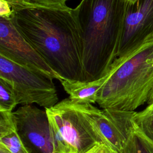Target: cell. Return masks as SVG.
Masks as SVG:
<instances>
[{"mask_svg":"<svg viewBox=\"0 0 153 153\" xmlns=\"http://www.w3.org/2000/svg\"><path fill=\"white\" fill-rule=\"evenodd\" d=\"M9 3L15 27L61 79L83 81L82 42L74 9Z\"/></svg>","mask_w":153,"mask_h":153,"instance_id":"cell-1","label":"cell"},{"mask_svg":"<svg viewBox=\"0 0 153 153\" xmlns=\"http://www.w3.org/2000/svg\"><path fill=\"white\" fill-rule=\"evenodd\" d=\"M127 2L81 0L74 8L82 42L83 81L106 75L118 57Z\"/></svg>","mask_w":153,"mask_h":153,"instance_id":"cell-2","label":"cell"},{"mask_svg":"<svg viewBox=\"0 0 153 153\" xmlns=\"http://www.w3.org/2000/svg\"><path fill=\"white\" fill-rule=\"evenodd\" d=\"M99 92L102 109L135 111L147 103L153 88V41L117 57Z\"/></svg>","mask_w":153,"mask_h":153,"instance_id":"cell-3","label":"cell"},{"mask_svg":"<svg viewBox=\"0 0 153 153\" xmlns=\"http://www.w3.org/2000/svg\"><path fill=\"white\" fill-rule=\"evenodd\" d=\"M0 78L11 85L20 105L35 103L47 109L59 102L52 78L20 66L1 55Z\"/></svg>","mask_w":153,"mask_h":153,"instance_id":"cell-4","label":"cell"},{"mask_svg":"<svg viewBox=\"0 0 153 153\" xmlns=\"http://www.w3.org/2000/svg\"><path fill=\"white\" fill-rule=\"evenodd\" d=\"M48 121L54 124L63 137L69 153H86L102 143L81 112L78 103L66 98L45 109Z\"/></svg>","mask_w":153,"mask_h":153,"instance_id":"cell-5","label":"cell"},{"mask_svg":"<svg viewBox=\"0 0 153 153\" xmlns=\"http://www.w3.org/2000/svg\"><path fill=\"white\" fill-rule=\"evenodd\" d=\"M77 103L100 142L113 153H120L134 127L133 117L136 111L100 110L91 103Z\"/></svg>","mask_w":153,"mask_h":153,"instance_id":"cell-6","label":"cell"},{"mask_svg":"<svg viewBox=\"0 0 153 153\" xmlns=\"http://www.w3.org/2000/svg\"><path fill=\"white\" fill-rule=\"evenodd\" d=\"M0 55L27 69L53 79L60 77L23 38L11 20L0 17Z\"/></svg>","mask_w":153,"mask_h":153,"instance_id":"cell-7","label":"cell"},{"mask_svg":"<svg viewBox=\"0 0 153 153\" xmlns=\"http://www.w3.org/2000/svg\"><path fill=\"white\" fill-rule=\"evenodd\" d=\"M153 41V0L127 2L118 57Z\"/></svg>","mask_w":153,"mask_h":153,"instance_id":"cell-8","label":"cell"},{"mask_svg":"<svg viewBox=\"0 0 153 153\" xmlns=\"http://www.w3.org/2000/svg\"><path fill=\"white\" fill-rule=\"evenodd\" d=\"M18 133L29 153H53L47 112L32 105L13 112Z\"/></svg>","mask_w":153,"mask_h":153,"instance_id":"cell-9","label":"cell"},{"mask_svg":"<svg viewBox=\"0 0 153 153\" xmlns=\"http://www.w3.org/2000/svg\"><path fill=\"white\" fill-rule=\"evenodd\" d=\"M108 73L102 78L93 81H81L61 79L60 82L69 98L79 103H97L100 90L106 81Z\"/></svg>","mask_w":153,"mask_h":153,"instance_id":"cell-10","label":"cell"},{"mask_svg":"<svg viewBox=\"0 0 153 153\" xmlns=\"http://www.w3.org/2000/svg\"><path fill=\"white\" fill-rule=\"evenodd\" d=\"M0 144L11 153H29L18 133L13 112L0 111Z\"/></svg>","mask_w":153,"mask_h":153,"instance_id":"cell-11","label":"cell"},{"mask_svg":"<svg viewBox=\"0 0 153 153\" xmlns=\"http://www.w3.org/2000/svg\"><path fill=\"white\" fill-rule=\"evenodd\" d=\"M120 153H153V141L145 136L134 124Z\"/></svg>","mask_w":153,"mask_h":153,"instance_id":"cell-12","label":"cell"},{"mask_svg":"<svg viewBox=\"0 0 153 153\" xmlns=\"http://www.w3.org/2000/svg\"><path fill=\"white\" fill-rule=\"evenodd\" d=\"M133 121L136 126L153 141V106L148 105L142 111L136 112Z\"/></svg>","mask_w":153,"mask_h":153,"instance_id":"cell-13","label":"cell"},{"mask_svg":"<svg viewBox=\"0 0 153 153\" xmlns=\"http://www.w3.org/2000/svg\"><path fill=\"white\" fill-rule=\"evenodd\" d=\"M18 104L16 94L11 85L0 78V111L13 112Z\"/></svg>","mask_w":153,"mask_h":153,"instance_id":"cell-14","label":"cell"},{"mask_svg":"<svg viewBox=\"0 0 153 153\" xmlns=\"http://www.w3.org/2000/svg\"><path fill=\"white\" fill-rule=\"evenodd\" d=\"M70 0H26L27 2L41 6L52 7H66V2Z\"/></svg>","mask_w":153,"mask_h":153,"instance_id":"cell-15","label":"cell"},{"mask_svg":"<svg viewBox=\"0 0 153 153\" xmlns=\"http://www.w3.org/2000/svg\"><path fill=\"white\" fill-rule=\"evenodd\" d=\"M13 9L8 1L0 0V17L7 20H11Z\"/></svg>","mask_w":153,"mask_h":153,"instance_id":"cell-16","label":"cell"},{"mask_svg":"<svg viewBox=\"0 0 153 153\" xmlns=\"http://www.w3.org/2000/svg\"><path fill=\"white\" fill-rule=\"evenodd\" d=\"M86 153H113L105 144L98 143Z\"/></svg>","mask_w":153,"mask_h":153,"instance_id":"cell-17","label":"cell"},{"mask_svg":"<svg viewBox=\"0 0 153 153\" xmlns=\"http://www.w3.org/2000/svg\"><path fill=\"white\" fill-rule=\"evenodd\" d=\"M0 153H11L8 148L2 144H0Z\"/></svg>","mask_w":153,"mask_h":153,"instance_id":"cell-18","label":"cell"},{"mask_svg":"<svg viewBox=\"0 0 153 153\" xmlns=\"http://www.w3.org/2000/svg\"><path fill=\"white\" fill-rule=\"evenodd\" d=\"M146 103L148 104V105L153 103V88H152V91H151V93H150L149 97L148 100V102H147Z\"/></svg>","mask_w":153,"mask_h":153,"instance_id":"cell-19","label":"cell"},{"mask_svg":"<svg viewBox=\"0 0 153 153\" xmlns=\"http://www.w3.org/2000/svg\"><path fill=\"white\" fill-rule=\"evenodd\" d=\"M126 2L130 3V4H133L137 0H124Z\"/></svg>","mask_w":153,"mask_h":153,"instance_id":"cell-20","label":"cell"},{"mask_svg":"<svg viewBox=\"0 0 153 153\" xmlns=\"http://www.w3.org/2000/svg\"><path fill=\"white\" fill-rule=\"evenodd\" d=\"M5 1H7L8 2H20V1H25L26 0H5Z\"/></svg>","mask_w":153,"mask_h":153,"instance_id":"cell-21","label":"cell"},{"mask_svg":"<svg viewBox=\"0 0 153 153\" xmlns=\"http://www.w3.org/2000/svg\"><path fill=\"white\" fill-rule=\"evenodd\" d=\"M148 106H153V103L151 104V105H148Z\"/></svg>","mask_w":153,"mask_h":153,"instance_id":"cell-22","label":"cell"}]
</instances>
